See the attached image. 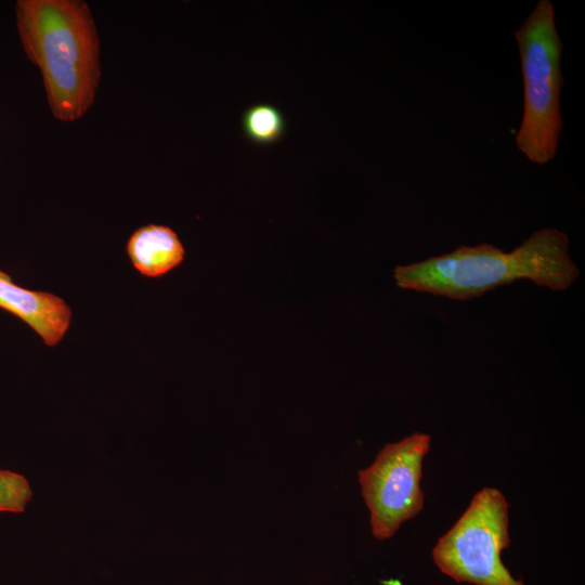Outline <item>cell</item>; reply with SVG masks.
I'll return each instance as SVG.
<instances>
[{"label": "cell", "instance_id": "6da1fadb", "mask_svg": "<svg viewBox=\"0 0 585 585\" xmlns=\"http://www.w3.org/2000/svg\"><path fill=\"white\" fill-rule=\"evenodd\" d=\"M578 275L569 256L568 236L556 229L534 232L510 252L490 244L460 246L439 257L399 265L393 271L395 283L402 289L454 300L479 297L519 280L561 291Z\"/></svg>", "mask_w": 585, "mask_h": 585}, {"label": "cell", "instance_id": "7a4b0ae2", "mask_svg": "<svg viewBox=\"0 0 585 585\" xmlns=\"http://www.w3.org/2000/svg\"><path fill=\"white\" fill-rule=\"evenodd\" d=\"M16 25L27 57L39 68L53 116L81 118L101 79L100 41L92 12L80 0H20Z\"/></svg>", "mask_w": 585, "mask_h": 585}, {"label": "cell", "instance_id": "3957f363", "mask_svg": "<svg viewBox=\"0 0 585 585\" xmlns=\"http://www.w3.org/2000/svg\"><path fill=\"white\" fill-rule=\"evenodd\" d=\"M515 37L524 91L523 116L516 143L531 162L546 165L556 156L562 129V46L550 1H540Z\"/></svg>", "mask_w": 585, "mask_h": 585}, {"label": "cell", "instance_id": "277c9868", "mask_svg": "<svg viewBox=\"0 0 585 585\" xmlns=\"http://www.w3.org/2000/svg\"><path fill=\"white\" fill-rule=\"evenodd\" d=\"M509 504L495 487H483L432 549L440 571L457 583L473 585H524L503 563L500 555L510 543Z\"/></svg>", "mask_w": 585, "mask_h": 585}, {"label": "cell", "instance_id": "5b68a950", "mask_svg": "<svg viewBox=\"0 0 585 585\" xmlns=\"http://www.w3.org/2000/svg\"><path fill=\"white\" fill-rule=\"evenodd\" d=\"M430 443L429 434L414 432L386 444L375 460L359 471L361 493L369 511L375 538L384 541L392 537L402 523L421 511L422 461Z\"/></svg>", "mask_w": 585, "mask_h": 585}, {"label": "cell", "instance_id": "8992f818", "mask_svg": "<svg viewBox=\"0 0 585 585\" xmlns=\"http://www.w3.org/2000/svg\"><path fill=\"white\" fill-rule=\"evenodd\" d=\"M0 308L30 326L49 347L56 346L66 335L72 310L64 299L47 292L21 287L0 272Z\"/></svg>", "mask_w": 585, "mask_h": 585}, {"label": "cell", "instance_id": "52a82bcc", "mask_svg": "<svg viewBox=\"0 0 585 585\" xmlns=\"http://www.w3.org/2000/svg\"><path fill=\"white\" fill-rule=\"evenodd\" d=\"M127 253L134 269L147 277H159L184 259V247L177 233L165 225L148 224L132 233Z\"/></svg>", "mask_w": 585, "mask_h": 585}, {"label": "cell", "instance_id": "ba28073f", "mask_svg": "<svg viewBox=\"0 0 585 585\" xmlns=\"http://www.w3.org/2000/svg\"><path fill=\"white\" fill-rule=\"evenodd\" d=\"M242 126L246 136L261 145L273 144L284 134L286 121L273 105L256 104L245 110Z\"/></svg>", "mask_w": 585, "mask_h": 585}, {"label": "cell", "instance_id": "9c48e42d", "mask_svg": "<svg viewBox=\"0 0 585 585\" xmlns=\"http://www.w3.org/2000/svg\"><path fill=\"white\" fill-rule=\"evenodd\" d=\"M31 495L24 476L0 469V512H23Z\"/></svg>", "mask_w": 585, "mask_h": 585}, {"label": "cell", "instance_id": "30bf717a", "mask_svg": "<svg viewBox=\"0 0 585 585\" xmlns=\"http://www.w3.org/2000/svg\"><path fill=\"white\" fill-rule=\"evenodd\" d=\"M1 272V271H0Z\"/></svg>", "mask_w": 585, "mask_h": 585}]
</instances>
